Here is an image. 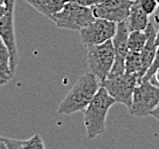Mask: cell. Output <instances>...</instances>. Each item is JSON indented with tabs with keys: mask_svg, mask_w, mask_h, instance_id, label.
<instances>
[{
	"mask_svg": "<svg viewBox=\"0 0 159 149\" xmlns=\"http://www.w3.org/2000/svg\"><path fill=\"white\" fill-rule=\"evenodd\" d=\"M101 87V81L90 72L84 73L77 79L72 88L57 107L58 115H73L84 111Z\"/></svg>",
	"mask_w": 159,
	"mask_h": 149,
	"instance_id": "6da1fadb",
	"label": "cell"
},
{
	"mask_svg": "<svg viewBox=\"0 0 159 149\" xmlns=\"http://www.w3.org/2000/svg\"><path fill=\"white\" fill-rule=\"evenodd\" d=\"M116 103L104 87H100L92 101L84 110V125L88 140H94L104 134L107 116L110 108Z\"/></svg>",
	"mask_w": 159,
	"mask_h": 149,
	"instance_id": "7a4b0ae2",
	"label": "cell"
},
{
	"mask_svg": "<svg viewBox=\"0 0 159 149\" xmlns=\"http://www.w3.org/2000/svg\"><path fill=\"white\" fill-rule=\"evenodd\" d=\"M57 28L79 31L95 20L92 8L80 6L75 2H65L61 11L49 17Z\"/></svg>",
	"mask_w": 159,
	"mask_h": 149,
	"instance_id": "3957f363",
	"label": "cell"
},
{
	"mask_svg": "<svg viewBox=\"0 0 159 149\" xmlns=\"http://www.w3.org/2000/svg\"><path fill=\"white\" fill-rule=\"evenodd\" d=\"M158 102L159 86L151 84L149 80H141L134 90L132 103L127 108L128 114L138 118L150 116Z\"/></svg>",
	"mask_w": 159,
	"mask_h": 149,
	"instance_id": "277c9868",
	"label": "cell"
},
{
	"mask_svg": "<svg viewBox=\"0 0 159 149\" xmlns=\"http://www.w3.org/2000/svg\"><path fill=\"white\" fill-rule=\"evenodd\" d=\"M115 48L111 40L101 45L87 48V64L89 72L93 73L100 81H103L109 76L115 61Z\"/></svg>",
	"mask_w": 159,
	"mask_h": 149,
	"instance_id": "5b68a950",
	"label": "cell"
},
{
	"mask_svg": "<svg viewBox=\"0 0 159 149\" xmlns=\"http://www.w3.org/2000/svg\"><path fill=\"white\" fill-rule=\"evenodd\" d=\"M139 83L140 79L136 75L124 72L118 76L108 77L101 81V86L107 90L115 101L128 108L132 103L134 90Z\"/></svg>",
	"mask_w": 159,
	"mask_h": 149,
	"instance_id": "8992f818",
	"label": "cell"
},
{
	"mask_svg": "<svg viewBox=\"0 0 159 149\" xmlns=\"http://www.w3.org/2000/svg\"><path fill=\"white\" fill-rule=\"evenodd\" d=\"M116 29L117 23L103 18H95L87 26L79 30L80 41L86 48L101 45L112 39Z\"/></svg>",
	"mask_w": 159,
	"mask_h": 149,
	"instance_id": "52a82bcc",
	"label": "cell"
},
{
	"mask_svg": "<svg viewBox=\"0 0 159 149\" xmlns=\"http://www.w3.org/2000/svg\"><path fill=\"white\" fill-rule=\"evenodd\" d=\"M6 14L0 18V39L2 40L11 55V70L15 75V70L18 64L17 46L15 38L14 28V7L15 0H5Z\"/></svg>",
	"mask_w": 159,
	"mask_h": 149,
	"instance_id": "ba28073f",
	"label": "cell"
},
{
	"mask_svg": "<svg viewBox=\"0 0 159 149\" xmlns=\"http://www.w3.org/2000/svg\"><path fill=\"white\" fill-rule=\"evenodd\" d=\"M134 0H103L98 5L92 7L95 18H103L113 23L127 20Z\"/></svg>",
	"mask_w": 159,
	"mask_h": 149,
	"instance_id": "9c48e42d",
	"label": "cell"
},
{
	"mask_svg": "<svg viewBox=\"0 0 159 149\" xmlns=\"http://www.w3.org/2000/svg\"><path fill=\"white\" fill-rule=\"evenodd\" d=\"M145 32H147V41H145L144 47L142 48L141 51V58H142V70H143V75L148 71V69L151 66L153 58L156 54V48H157V44H156V36H157V31L155 29V26L151 22H149V24L145 28Z\"/></svg>",
	"mask_w": 159,
	"mask_h": 149,
	"instance_id": "30bf717a",
	"label": "cell"
},
{
	"mask_svg": "<svg viewBox=\"0 0 159 149\" xmlns=\"http://www.w3.org/2000/svg\"><path fill=\"white\" fill-rule=\"evenodd\" d=\"M127 24L129 31L134 30H144L149 24V15H147L141 8L139 1L134 0L130 7L129 15L127 17Z\"/></svg>",
	"mask_w": 159,
	"mask_h": 149,
	"instance_id": "8fae6325",
	"label": "cell"
},
{
	"mask_svg": "<svg viewBox=\"0 0 159 149\" xmlns=\"http://www.w3.org/2000/svg\"><path fill=\"white\" fill-rule=\"evenodd\" d=\"M24 1L48 18L61 11L66 2V0H24Z\"/></svg>",
	"mask_w": 159,
	"mask_h": 149,
	"instance_id": "7c38bea8",
	"label": "cell"
},
{
	"mask_svg": "<svg viewBox=\"0 0 159 149\" xmlns=\"http://www.w3.org/2000/svg\"><path fill=\"white\" fill-rule=\"evenodd\" d=\"M14 77L11 70V55L2 40L0 39V86H4Z\"/></svg>",
	"mask_w": 159,
	"mask_h": 149,
	"instance_id": "4fadbf2b",
	"label": "cell"
},
{
	"mask_svg": "<svg viewBox=\"0 0 159 149\" xmlns=\"http://www.w3.org/2000/svg\"><path fill=\"white\" fill-rule=\"evenodd\" d=\"M125 72L133 73L139 77L140 81L143 78V70H142V58L139 52H127L125 56Z\"/></svg>",
	"mask_w": 159,
	"mask_h": 149,
	"instance_id": "5bb4252c",
	"label": "cell"
},
{
	"mask_svg": "<svg viewBox=\"0 0 159 149\" xmlns=\"http://www.w3.org/2000/svg\"><path fill=\"white\" fill-rule=\"evenodd\" d=\"M145 41H147V32H145V30H134V31H129L128 43H127L128 51L141 53L142 48L144 47Z\"/></svg>",
	"mask_w": 159,
	"mask_h": 149,
	"instance_id": "9a60e30c",
	"label": "cell"
},
{
	"mask_svg": "<svg viewBox=\"0 0 159 149\" xmlns=\"http://www.w3.org/2000/svg\"><path fill=\"white\" fill-rule=\"evenodd\" d=\"M21 148L22 149H46L43 140L41 139L39 134H34L28 140L21 142Z\"/></svg>",
	"mask_w": 159,
	"mask_h": 149,
	"instance_id": "2e32d148",
	"label": "cell"
},
{
	"mask_svg": "<svg viewBox=\"0 0 159 149\" xmlns=\"http://www.w3.org/2000/svg\"><path fill=\"white\" fill-rule=\"evenodd\" d=\"M159 68V44L157 45V48H156V54L155 58H153V61H152L151 66L148 69V71L145 72V75L143 76L142 80H150V78L152 77V75L155 73V71Z\"/></svg>",
	"mask_w": 159,
	"mask_h": 149,
	"instance_id": "e0dca14e",
	"label": "cell"
},
{
	"mask_svg": "<svg viewBox=\"0 0 159 149\" xmlns=\"http://www.w3.org/2000/svg\"><path fill=\"white\" fill-rule=\"evenodd\" d=\"M68 2H75L78 4L80 6H85V7H94L96 5H98L100 2H102L103 0H66Z\"/></svg>",
	"mask_w": 159,
	"mask_h": 149,
	"instance_id": "ac0fdd59",
	"label": "cell"
},
{
	"mask_svg": "<svg viewBox=\"0 0 159 149\" xmlns=\"http://www.w3.org/2000/svg\"><path fill=\"white\" fill-rule=\"evenodd\" d=\"M5 145L7 147V149H22L21 148V142L20 140H14V139H8V138H2Z\"/></svg>",
	"mask_w": 159,
	"mask_h": 149,
	"instance_id": "d6986e66",
	"label": "cell"
},
{
	"mask_svg": "<svg viewBox=\"0 0 159 149\" xmlns=\"http://www.w3.org/2000/svg\"><path fill=\"white\" fill-rule=\"evenodd\" d=\"M151 84H153V85H156V86H159V68L155 71V73L152 75V77L150 78V80H149Z\"/></svg>",
	"mask_w": 159,
	"mask_h": 149,
	"instance_id": "ffe728a7",
	"label": "cell"
},
{
	"mask_svg": "<svg viewBox=\"0 0 159 149\" xmlns=\"http://www.w3.org/2000/svg\"><path fill=\"white\" fill-rule=\"evenodd\" d=\"M150 116H152L155 119H157L159 122V102L158 105H156V108L151 111V114H150Z\"/></svg>",
	"mask_w": 159,
	"mask_h": 149,
	"instance_id": "44dd1931",
	"label": "cell"
},
{
	"mask_svg": "<svg viewBox=\"0 0 159 149\" xmlns=\"http://www.w3.org/2000/svg\"><path fill=\"white\" fill-rule=\"evenodd\" d=\"M6 9H7V8H6L5 4H0V18L6 14Z\"/></svg>",
	"mask_w": 159,
	"mask_h": 149,
	"instance_id": "7402d4cb",
	"label": "cell"
},
{
	"mask_svg": "<svg viewBox=\"0 0 159 149\" xmlns=\"http://www.w3.org/2000/svg\"><path fill=\"white\" fill-rule=\"evenodd\" d=\"M0 149H7V147H6V145H5L2 138H0Z\"/></svg>",
	"mask_w": 159,
	"mask_h": 149,
	"instance_id": "603a6c76",
	"label": "cell"
},
{
	"mask_svg": "<svg viewBox=\"0 0 159 149\" xmlns=\"http://www.w3.org/2000/svg\"><path fill=\"white\" fill-rule=\"evenodd\" d=\"M156 44H159V30L157 31V36H156Z\"/></svg>",
	"mask_w": 159,
	"mask_h": 149,
	"instance_id": "cb8c5ba5",
	"label": "cell"
},
{
	"mask_svg": "<svg viewBox=\"0 0 159 149\" xmlns=\"http://www.w3.org/2000/svg\"><path fill=\"white\" fill-rule=\"evenodd\" d=\"M0 4H5V0H0Z\"/></svg>",
	"mask_w": 159,
	"mask_h": 149,
	"instance_id": "d4e9b609",
	"label": "cell"
},
{
	"mask_svg": "<svg viewBox=\"0 0 159 149\" xmlns=\"http://www.w3.org/2000/svg\"><path fill=\"white\" fill-rule=\"evenodd\" d=\"M156 2H157V5L159 6V0H156Z\"/></svg>",
	"mask_w": 159,
	"mask_h": 149,
	"instance_id": "484cf974",
	"label": "cell"
}]
</instances>
